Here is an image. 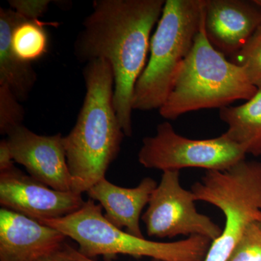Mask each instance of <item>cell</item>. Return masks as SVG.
<instances>
[{
    "label": "cell",
    "mask_w": 261,
    "mask_h": 261,
    "mask_svg": "<svg viewBox=\"0 0 261 261\" xmlns=\"http://www.w3.org/2000/svg\"><path fill=\"white\" fill-rule=\"evenodd\" d=\"M164 0H97L74 43L80 63L103 59L114 76L113 102L126 137L133 134L132 98L145 68L149 36L162 15Z\"/></svg>",
    "instance_id": "6da1fadb"
},
{
    "label": "cell",
    "mask_w": 261,
    "mask_h": 261,
    "mask_svg": "<svg viewBox=\"0 0 261 261\" xmlns=\"http://www.w3.org/2000/svg\"><path fill=\"white\" fill-rule=\"evenodd\" d=\"M86 94L75 126L63 137L67 164L75 181V193L87 192L118 157L123 137L113 97L114 76L103 59L86 63Z\"/></svg>",
    "instance_id": "7a4b0ae2"
},
{
    "label": "cell",
    "mask_w": 261,
    "mask_h": 261,
    "mask_svg": "<svg viewBox=\"0 0 261 261\" xmlns=\"http://www.w3.org/2000/svg\"><path fill=\"white\" fill-rule=\"evenodd\" d=\"M257 89L245 70L215 49L207 37L204 16L193 47L178 70L171 93L160 115L174 121L187 113L229 106L248 100Z\"/></svg>",
    "instance_id": "3957f363"
},
{
    "label": "cell",
    "mask_w": 261,
    "mask_h": 261,
    "mask_svg": "<svg viewBox=\"0 0 261 261\" xmlns=\"http://www.w3.org/2000/svg\"><path fill=\"white\" fill-rule=\"evenodd\" d=\"M205 0H166L149 45V59L135 84L132 109H160L193 47Z\"/></svg>",
    "instance_id": "277c9868"
},
{
    "label": "cell",
    "mask_w": 261,
    "mask_h": 261,
    "mask_svg": "<svg viewBox=\"0 0 261 261\" xmlns=\"http://www.w3.org/2000/svg\"><path fill=\"white\" fill-rule=\"evenodd\" d=\"M39 222L73 240L78 244L79 252L91 259L100 255L113 257L127 255L164 261H203L212 243L210 239L201 236L172 243L150 241L134 236L108 222L101 205L91 199L73 214Z\"/></svg>",
    "instance_id": "5b68a950"
},
{
    "label": "cell",
    "mask_w": 261,
    "mask_h": 261,
    "mask_svg": "<svg viewBox=\"0 0 261 261\" xmlns=\"http://www.w3.org/2000/svg\"><path fill=\"white\" fill-rule=\"evenodd\" d=\"M191 191L195 201L216 206L225 217L203 261H227L245 229L261 221V162L244 159L224 171H207Z\"/></svg>",
    "instance_id": "8992f818"
},
{
    "label": "cell",
    "mask_w": 261,
    "mask_h": 261,
    "mask_svg": "<svg viewBox=\"0 0 261 261\" xmlns=\"http://www.w3.org/2000/svg\"><path fill=\"white\" fill-rule=\"evenodd\" d=\"M240 146L223 134L216 138L192 140L178 135L170 122L157 126L155 135L146 137L138 152L145 168L166 171L182 168H204L224 171L245 159Z\"/></svg>",
    "instance_id": "52a82bcc"
},
{
    "label": "cell",
    "mask_w": 261,
    "mask_h": 261,
    "mask_svg": "<svg viewBox=\"0 0 261 261\" xmlns=\"http://www.w3.org/2000/svg\"><path fill=\"white\" fill-rule=\"evenodd\" d=\"M195 202L191 190L181 187L179 171H164L142 216L147 235L161 239L201 236L212 242L219 238L222 229L209 216L200 214Z\"/></svg>",
    "instance_id": "ba28073f"
},
{
    "label": "cell",
    "mask_w": 261,
    "mask_h": 261,
    "mask_svg": "<svg viewBox=\"0 0 261 261\" xmlns=\"http://www.w3.org/2000/svg\"><path fill=\"white\" fill-rule=\"evenodd\" d=\"M82 195L54 190L14 165L0 171V204L37 221L60 219L82 208Z\"/></svg>",
    "instance_id": "9c48e42d"
},
{
    "label": "cell",
    "mask_w": 261,
    "mask_h": 261,
    "mask_svg": "<svg viewBox=\"0 0 261 261\" xmlns=\"http://www.w3.org/2000/svg\"><path fill=\"white\" fill-rule=\"evenodd\" d=\"M7 137L13 161L23 166L29 176L54 190L75 192V181L67 164L61 133L39 135L22 124Z\"/></svg>",
    "instance_id": "30bf717a"
},
{
    "label": "cell",
    "mask_w": 261,
    "mask_h": 261,
    "mask_svg": "<svg viewBox=\"0 0 261 261\" xmlns=\"http://www.w3.org/2000/svg\"><path fill=\"white\" fill-rule=\"evenodd\" d=\"M261 25V9L253 1L205 0L204 27L211 45L233 57Z\"/></svg>",
    "instance_id": "8fae6325"
},
{
    "label": "cell",
    "mask_w": 261,
    "mask_h": 261,
    "mask_svg": "<svg viewBox=\"0 0 261 261\" xmlns=\"http://www.w3.org/2000/svg\"><path fill=\"white\" fill-rule=\"evenodd\" d=\"M67 238L37 220L0 210V261H37L61 248Z\"/></svg>",
    "instance_id": "7c38bea8"
},
{
    "label": "cell",
    "mask_w": 261,
    "mask_h": 261,
    "mask_svg": "<svg viewBox=\"0 0 261 261\" xmlns=\"http://www.w3.org/2000/svg\"><path fill=\"white\" fill-rule=\"evenodd\" d=\"M158 183L151 177L144 178L138 186L126 188L117 186L102 178L87 191L89 199L97 201L106 211L105 218L118 228L144 238L140 220L142 211L148 205Z\"/></svg>",
    "instance_id": "4fadbf2b"
},
{
    "label": "cell",
    "mask_w": 261,
    "mask_h": 261,
    "mask_svg": "<svg viewBox=\"0 0 261 261\" xmlns=\"http://www.w3.org/2000/svg\"><path fill=\"white\" fill-rule=\"evenodd\" d=\"M25 19L12 8H0V84L8 86L20 102L28 99L37 81L32 63L20 60L12 49L13 29Z\"/></svg>",
    "instance_id": "5bb4252c"
},
{
    "label": "cell",
    "mask_w": 261,
    "mask_h": 261,
    "mask_svg": "<svg viewBox=\"0 0 261 261\" xmlns=\"http://www.w3.org/2000/svg\"><path fill=\"white\" fill-rule=\"evenodd\" d=\"M219 117L227 124V138L245 154L261 156V89L243 105L221 108Z\"/></svg>",
    "instance_id": "9a60e30c"
},
{
    "label": "cell",
    "mask_w": 261,
    "mask_h": 261,
    "mask_svg": "<svg viewBox=\"0 0 261 261\" xmlns=\"http://www.w3.org/2000/svg\"><path fill=\"white\" fill-rule=\"evenodd\" d=\"M44 25L39 20L25 19L13 29L12 49L20 60L32 63L47 53L48 36Z\"/></svg>",
    "instance_id": "2e32d148"
},
{
    "label": "cell",
    "mask_w": 261,
    "mask_h": 261,
    "mask_svg": "<svg viewBox=\"0 0 261 261\" xmlns=\"http://www.w3.org/2000/svg\"><path fill=\"white\" fill-rule=\"evenodd\" d=\"M232 62L243 68L250 82L261 89V25L232 57Z\"/></svg>",
    "instance_id": "e0dca14e"
},
{
    "label": "cell",
    "mask_w": 261,
    "mask_h": 261,
    "mask_svg": "<svg viewBox=\"0 0 261 261\" xmlns=\"http://www.w3.org/2000/svg\"><path fill=\"white\" fill-rule=\"evenodd\" d=\"M25 111L11 89L0 84V134L6 135L15 127L22 125Z\"/></svg>",
    "instance_id": "ac0fdd59"
},
{
    "label": "cell",
    "mask_w": 261,
    "mask_h": 261,
    "mask_svg": "<svg viewBox=\"0 0 261 261\" xmlns=\"http://www.w3.org/2000/svg\"><path fill=\"white\" fill-rule=\"evenodd\" d=\"M227 261H261V221L245 229Z\"/></svg>",
    "instance_id": "d6986e66"
},
{
    "label": "cell",
    "mask_w": 261,
    "mask_h": 261,
    "mask_svg": "<svg viewBox=\"0 0 261 261\" xmlns=\"http://www.w3.org/2000/svg\"><path fill=\"white\" fill-rule=\"evenodd\" d=\"M50 2L48 0H13L9 1L12 9L29 20H39L45 13Z\"/></svg>",
    "instance_id": "ffe728a7"
},
{
    "label": "cell",
    "mask_w": 261,
    "mask_h": 261,
    "mask_svg": "<svg viewBox=\"0 0 261 261\" xmlns=\"http://www.w3.org/2000/svg\"><path fill=\"white\" fill-rule=\"evenodd\" d=\"M37 261H80L77 256V249L68 243H65L61 248L51 252L49 255Z\"/></svg>",
    "instance_id": "44dd1931"
},
{
    "label": "cell",
    "mask_w": 261,
    "mask_h": 261,
    "mask_svg": "<svg viewBox=\"0 0 261 261\" xmlns=\"http://www.w3.org/2000/svg\"><path fill=\"white\" fill-rule=\"evenodd\" d=\"M12 166H13V160L11 152L6 139H3L0 142V171L8 169Z\"/></svg>",
    "instance_id": "7402d4cb"
},
{
    "label": "cell",
    "mask_w": 261,
    "mask_h": 261,
    "mask_svg": "<svg viewBox=\"0 0 261 261\" xmlns=\"http://www.w3.org/2000/svg\"><path fill=\"white\" fill-rule=\"evenodd\" d=\"M77 256H78V258L80 259V261H96L94 260V259L89 258V257H87L84 256V255L81 254L80 252H79L78 249H77ZM152 261H164L161 260H158V259H152Z\"/></svg>",
    "instance_id": "603a6c76"
}]
</instances>
